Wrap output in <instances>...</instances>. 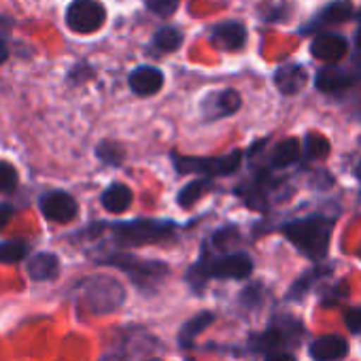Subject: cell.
Instances as JSON below:
<instances>
[{"instance_id":"cell-15","label":"cell","mask_w":361,"mask_h":361,"mask_svg":"<svg viewBox=\"0 0 361 361\" xmlns=\"http://www.w3.org/2000/svg\"><path fill=\"white\" fill-rule=\"evenodd\" d=\"M353 73L346 71V68H340V66H323L319 73H317V90L323 92V94H340L344 90L350 87L353 83Z\"/></svg>"},{"instance_id":"cell-10","label":"cell","mask_w":361,"mask_h":361,"mask_svg":"<svg viewBox=\"0 0 361 361\" xmlns=\"http://www.w3.org/2000/svg\"><path fill=\"white\" fill-rule=\"evenodd\" d=\"M240 94L236 90H219L209 94L202 100V117L207 121H217L221 117H230L240 109Z\"/></svg>"},{"instance_id":"cell-34","label":"cell","mask_w":361,"mask_h":361,"mask_svg":"<svg viewBox=\"0 0 361 361\" xmlns=\"http://www.w3.org/2000/svg\"><path fill=\"white\" fill-rule=\"evenodd\" d=\"M7 58H9V49H7V43H5L3 35H0V64H5Z\"/></svg>"},{"instance_id":"cell-12","label":"cell","mask_w":361,"mask_h":361,"mask_svg":"<svg viewBox=\"0 0 361 361\" xmlns=\"http://www.w3.org/2000/svg\"><path fill=\"white\" fill-rule=\"evenodd\" d=\"M128 83L136 96H153L164 85V73L155 66H138L130 73Z\"/></svg>"},{"instance_id":"cell-7","label":"cell","mask_w":361,"mask_h":361,"mask_svg":"<svg viewBox=\"0 0 361 361\" xmlns=\"http://www.w3.org/2000/svg\"><path fill=\"white\" fill-rule=\"evenodd\" d=\"M243 153L236 149L221 157H183V155H172V161L180 174H207V176H228L234 174L240 166Z\"/></svg>"},{"instance_id":"cell-26","label":"cell","mask_w":361,"mask_h":361,"mask_svg":"<svg viewBox=\"0 0 361 361\" xmlns=\"http://www.w3.org/2000/svg\"><path fill=\"white\" fill-rule=\"evenodd\" d=\"M20 183V174L18 168L5 159H0V194L5 192H13Z\"/></svg>"},{"instance_id":"cell-30","label":"cell","mask_w":361,"mask_h":361,"mask_svg":"<svg viewBox=\"0 0 361 361\" xmlns=\"http://www.w3.org/2000/svg\"><path fill=\"white\" fill-rule=\"evenodd\" d=\"M344 323L353 334H361V306H353L344 312Z\"/></svg>"},{"instance_id":"cell-29","label":"cell","mask_w":361,"mask_h":361,"mask_svg":"<svg viewBox=\"0 0 361 361\" xmlns=\"http://www.w3.org/2000/svg\"><path fill=\"white\" fill-rule=\"evenodd\" d=\"M317 279V272H308L306 276H302L293 287H291V291H289V298H293V300H302L304 298V293L308 291V287H310V283Z\"/></svg>"},{"instance_id":"cell-9","label":"cell","mask_w":361,"mask_h":361,"mask_svg":"<svg viewBox=\"0 0 361 361\" xmlns=\"http://www.w3.org/2000/svg\"><path fill=\"white\" fill-rule=\"evenodd\" d=\"M39 207H41V213L45 215V219H49L54 224H71L79 213L77 200L71 194L60 192V190L43 194L39 200Z\"/></svg>"},{"instance_id":"cell-3","label":"cell","mask_w":361,"mask_h":361,"mask_svg":"<svg viewBox=\"0 0 361 361\" xmlns=\"http://www.w3.org/2000/svg\"><path fill=\"white\" fill-rule=\"evenodd\" d=\"M113 236L119 245L136 247V245H149V243H161L172 238L176 226L172 221H153V219H136V221H123L115 224Z\"/></svg>"},{"instance_id":"cell-22","label":"cell","mask_w":361,"mask_h":361,"mask_svg":"<svg viewBox=\"0 0 361 361\" xmlns=\"http://www.w3.org/2000/svg\"><path fill=\"white\" fill-rule=\"evenodd\" d=\"M209 190H211V178L209 176L207 178H196V180H192V183H188L183 190L178 192L176 202L183 207V209H188V207L196 204Z\"/></svg>"},{"instance_id":"cell-14","label":"cell","mask_w":361,"mask_h":361,"mask_svg":"<svg viewBox=\"0 0 361 361\" xmlns=\"http://www.w3.org/2000/svg\"><path fill=\"white\" fill-rule=\"evenodd\" d=\"M308 350L314 361H340L348 355V342L338 334H329V336L317 338Z\"/></svg>"},{"instance_id":"cell-1","label":"cell","mask_w":361,"mask_h":361,"mask_svg":"<svg viewBox=\"0 0 361 361\" xmlns=\"http://www.w3.org/2000/svg\"><path fill=\"white\" fill-rule=\"evenodd\" d=\"M334 221L323 215H310L304 219H295L283 228V234L291 240V245L304 253L306 257L319 262L327 255L329 238H331Z\"/></svg>"},{"instance_id":"cell-8","label":"cell","mask_w":361,"mask_h":361,"mask_svg":"<svg viewBox=\"0 0 361 361\" xmlns=\"http://www.w3.org/2000/svg\"><path fill=\"white\" fill-rule=\"evenodd\" d=\"M106 22V9L100 0H73L66 9V26L77 35H92Z\"/></svg>"},{"instance_id":"cell-19","label":"cell","mask_w":361,"mask_h":361,"mask_svg":"<svg viewBox=\"0 0 361 361\" xmlns=\"http://www.w3.org/2000/svg\"><path fill=\"white\" fill-rule=\"evenodd\" d=\"M100 202L109 213H115V215L126 213L132 204V190L123 183H113L104 190Z\"/></svg>"},{"instance_id":"cell-5","label":"cell","mask_w":361,"mask_h":361,"mask_svg":"<svg viewBox=\"0 0 361 361\" xmlns=\"http://www.w3.org/2000/svg\"><path fill=\"white\" fill-rule=\"evenodd\" d=\"M123 298H126V291L115 279L96 276V279H90L83 287V300L90 306V310L96 314H106V312L117 310L123 304Z\"/></svg>"},{"instance_id":"cell-16","label":"cell","mask_w":361,"mask_h":361,"mask_svg":"<svg viewBox=\"0 0 361 361\" xmlns=\"http://www.w3.org/2000/svg\"><path fill=\"white\" fill-rule=\"evenodd\" d=\"M274 83L276 87L281 90V94L285 96H293V94H300L306 83H308V75L304 71V66L300 64H285L276 71L274 75Z\"/></svg>"},{"instance_id":"cell-37","label":"cell","mask_w":361,"mask_h":361,"mask_svg":"<svg viewBox=\"0 0 361 361\" xmlns=\"http://www.w3.org/2000/svg\"><path fill=\"white\" fill-rule=\"evenodd\" d=\"M151 361H159V359H151Z\"/></svg>"},{"instance_id":"cell-27","label":"cell","mask_w":361,"mask_h":361,"mask_svg":"<svg viewBox=\"0 0 361 361\" xmlns=\"http://www.w3.org/2000/svg\"><path fill=\"white\" fill-rule=\"evenodd\" d=\"M96 155H98L100 161H104L109 166H119L123 161V149L119 145H115V142H109V140L98 145Z\"/></svg>"},{"instance_id":"cell-21","label":"cell","mask_w":361,"mask_h":361,"mask_svg":"<svg viewBox=\"0 0 361 361\" xmlns=\"http://www.w3.org/2000/svg\"><path fill=\"white\" fill-rule=\"evenodd\" d=\"M298 157H300V142L295 138H283L272 149L270 164L274 168H285V166H291L293 161H298Z\"/></svg>"},{"instance_id":"cell-6","label":"cell","mask_w":361,"mask_h":361,"mask_svg":"<svg viewBox=\"0 0 361 361\" xmlns=\"http://www.w3.org/2000/svg\"><path fill=\"white\" fill-rule=\"evenodd\" d=\"M106 264L123 270L134 281V285L140 287V289H153L168 274L166 264L147 262V259H138V257H132V255H113V257L106 259Z\"/></svg>"},{"instance_id":"cell-18","label":"cell","mask_w":361,"mask_h":361,"mask_svg":"<svg viewBox=\"0 0 361 361\" xmlns=\"http://www.w3.org/2000/svg\"><path fill=\"white\" fill-rule=\"evenodd\" d=\"M60 272V262L54 253H37L28 259V274L32 281H51Z\"/></svg>"},{"instance_id":"cell-17","label":"cell","mask_w":361,"mask_h":361,"mask_svg":"<svg viewBox=\"0 0 361 361\" xmlns=\"http://www.w3.org/2000/svg\"><path fill=\"white\" fill-rule=\"evenodd\" d=\"M353 16V5L350 0H334L331 5H327L323 11L317 13L314 22L306 28V30H319L323 26H334V24H342L346 20H350Z\"/></svg>"},{"instance_id":"cell-28","label":"cell","mask_w":361,"mask_h":361,"mask_svg":"<svg viewBox=\"0 0 361 361\" xmlns=\"http://www.w3.org/2000/svg\"><path fill=\"white\" fill-rule=\"evenodd\" d=\"M180 0H145V5L151 13L159 16V18H168L178 9Z\"/></svg>"},{"instance_id":"cell-2","label":"cell","mask_w":361,"mask_h":361,"mask_svg":"<svg viewBox=\"0 0 361 361\" xmlns=\"http://www.w3.org/2000/svg\"><path fill=\"white\" fill-rule=\"evenodd\" d=\"M253 272V259L247 253H228L221 257H207L202 255V259L192 266V270L188 272V281L194 287V291H202V287L207 285L209 279H234V281H243Z\"/></svg>"},{"instance_id":"cell-35","label":"cell","mask_w":361,"mask_h":361,"mask_svg":"<svg viewBox=\"0 0 361 361\" xmlns=\"http://www.w3.org/2000/svg\"><path fill=\"white\" fill-rule=\"evenodd\" d=\"M355 174H357V178L361 180V161L357 164V168H355Z\"/></svg>"},{"instance_id":"cell-13","label":"cell","mask_w":361,"mask_h":361,"mask_svg":"<svg viewBox=\"0 0 361 361\" xmlns=\"http://www.w3.org/2000/svg\"><path fill=\"white\" fill-rule=\"evenodd\" d=\"M211 41L224 51H238L247 43V28L240 22H226L213 28Z\"/></svg>"},{"instance_id":"cell-23","label":"cell","mask_w":361,"mask_h":361,"mask_svg":"<svg viewBox=\"0 0 361 361\" xmlns=\"http://www.w3.org/2000/svg\"><path fill=\"white\" fill-rule=\"evenodd\" d=\"M153 45H155V49H159V51H176L180 45H183V35H180L178 28H172V26L161 28V30L155 32Z\"/></svg>"},{"instance_id":"cell-36","label":"cell","mask_w":361,"mask_h":361,"mask_svg":"<svg viewBox=\"0 0 361 361\" xmlns=\"http://www.w3.org/2000/svg\"><path fill=\"white\" fill-rule=\"evenodd\" d=\"M357 47L361 49V28L357 30Z\"/></svg>"},{"instance_id":"cell-33","label":"cell","mask_w":361,"mask_h":361,"mask_svg":"<svg viewBox=\"0 0 361 361\" xmlns=\"http://www.w3.org/2000/svg\"><path fill=\"white\" fill-rule=\"evenodd\" d=\"M264 361H295V357L283 348V350H272V353H266V359H264Z\"/></svg>"},{"instance_id":"cell-20","label":"cell","mask_w":361,"mask_h":361,"mask_svg":"<svg viewBox=\"0 0 361 361\" xmlns=\"http://www.w3.org/2000/svg\"><path fill=\"white\" fill-rule=\"evenodd\" d=\"M215 321V314L213 312H200L196 314L194 319H190L183 327H180V334H178V342L183 348H190L194 344V340Z\"/></svg>"},{"instance_id":"cell-4","label":"cell","mask_w":361,"mask_h":361,"mask_svg":"<svg viewBox=\"0 0 361 361\" xmlns=\"http://www.w3.org/2000/svg\"><path fill=\"white\" fill-rule=\"evenodd\" d=\"M304 329L300 325V321L281 314L276 319H272V323L268 325V329L259 336L251 338V348L253 350H262V353H272V350H283L285 346H293L302 340Z\"/></svg>"},{"instance_id":"cell-25","label":"cell","mask_w":361,"mask_h":361,"mask_svg":"<svg viewBox=\"0 0 361 361\" xmlns=\"http://www.w3.org/2000/svg\"><path fill=\"white\" fill-rule=\"evenodd\" d=\"M304 151L310 159H321V157H327L329 153V140L323 136V134H317V132H310L304 140Z\"/></svg>"},{"instance_id":"cell-32","label":"cell","mask_w":361,"mask_h":361,"mask_svg":"<svg viewBox=\"0 0 361 361\" xmlns=\"http://www.w3.org/2000/svg\"><path fill=\"white\" fill-rule=\"evenodd\" d=\"M11 217H13V207L0 202V230L7 228V224L11 221Z\"/></svg>"},{"instance_id":"cell-31","label":"cell","mask_w":361,"mask_h":361,"mask_svg":"<svg viewBox=\"0 0 361 361\" xmlns=\"http://www.w3.org/2000/svg\"><path fill=\"white\" fill-rule=\"evenodd\" d=\"M240 302H243L245 306H249V308L259 306V302H262V289H259V287H249V289L240 295Z\"/></svg>"},{"instance_id":"cell-24","label":"cell","mask_w":361,"mask_h":361,"mask_svg":"<svg viewBox=\"0 0 361 361\" xmlns=\"http://www.w3.org/2000/svg\"><path fill=\"white\" fill-rule=\"evenodd\" d=\"M28 255V245L24 240L0 243V264H16Z\"/></svg>"},{"instance_id":"cell-11","label":"cell","mask_w":361,"mask_h":361,"mask_svg":"<svg viewBox=\"0 0 361 361\" xmlns=\"http://www.w3.org/2000/svg\"><path fill=\"white\" fill-rule=\"evenodd\" d=\"M346 49L348 45L344 37L334 35V32H319L310 45L312 56L321 62H338L346 56Z\"/></svg>"}]
</instances>
